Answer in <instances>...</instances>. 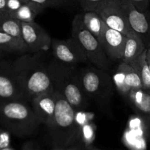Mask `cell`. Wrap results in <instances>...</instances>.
I'll return each instance as SVG.
<instances>
[{
	"label": "cell",
	"mask_w": 150,
	"mask_h": 150,
	"mask_svg": "<svg viewBox=\"0 0 150 150\" xmlns=\"http://www.w3.org/2000/svg\"><path fill=\"white\" fill-rule=\"evenodd\" d=\"M127 1L140 11L146 12L149 10V0H127Z\"/></svg>",
	"instance_id": "obj_24"
},
{
	"label": "cell",
	"mask_w": 150,
	"mask_h": 150,
	"mask_svg": "<svg viewBox=\"0 0 150 150\" xmlns=\"http://www.w3.org/2000/svg\"><path fill=\"white\" fill-rule=\"evenodd\" d=\"M129 64L135 69L139 75L143 89L150 91V70L146 61V49Z\"/></svg>",
	"instance_id": "obj_18"
},
{
	"label": "cell",
	"mask_w": 150,
	"mask_h": 150,
	"mask_svg": "<svg viewBox=\"0 0 150 150\" xmlns=\"http://www.w3.org/2000/svg\"><path fill=\"white\" fill-rule=\"evenodd\" d=\"M82 89L89 100L101 106L108 105L112 98L113 79L105 70L97 67H85L78 70Z\"/></svg>",
	"instance_id": "obj_5"
},
{
	"label": "cell",
	"mask_w": 150,
	"mask_h": 150,
	"mask_svg": "<svg viewBox=\"0 0 150 150\" xmlns=\"http://www.w3.org/2000/svg\"><path fill=\"white\" fill-rule=\"evenodd\" d=\"M82 19L86 29L99 40L105 23L102 18L95 11H84L82 14Z\"/></svg>",
	"instance_id": "obj_20"
},
{
	"label": "cell",
	"mask_w": 150,
	"mask_h": 150,
	"mask_svg": "<svg viewBox=\"0 0 150 150\" xmlns=\"http://www.w3.org/2000/svg\"><path fill=\"white\" fill-rule=\"evenodd\" d=\"M3 52H4V51H3L1 49H0V57H1V56L3 55Z\"/></svg>",
	"instance_id": "obj_32"
},
{
	"label": "cell",
	"mask_w": 150,
	"mask_h": 150,
	"mask_svg": "<svg viewBox=\"0 0 150 150\" xmlns=\"http://www.w3.org/2000/svg\"><path fill=\"white\" fill-rule=\"evenodd\" d=\"M10 144V136L8 132L0 130V149L8 147Z\"/></svg>",
	"instance_id": "obj_26"
},
{
	"label": "cell",
	"mask_w": 150,
	"mask_h": 150,
	"mask_svg": "<svg viewBox=\"0 0 150 150\" xmlns=\"http://www.w3.org/2000/svg\"><path fill=\"white\" fill-rule=\"evenodd\" d=\"M45 53H27L13 62L26 101L54 89Z\"/></svg>",
	"instance_id": "obj_1"
},
{
	"label": "cell",
	"mask_w": 150,
	"mask_h": 150,
	"mask_svg": "<svg viewBox=\"0 0 150 150\" xmlns=\"http://www.w3.org/2000/svg\"><path fill=\"white\" fill-rule=\"evenodd\" d=\"M84 11H94L99 4L107 0H76Z\"/></svg>",
	"instance_id": "obj_23"
},
{
	"label": "cell",
	"mask_w": 150,
	"mask_h": 150,
	"mask_svg": "<svg viewBox=\"0 0 150 150\" xmlns=\"http://www.w3.org/2000/svg\"><path fill=\"white\" fill-rule=\"evenodd\" d=\"M32 108L42 124L47 125L54 116L56 108V90L35 96L31 100Z\"/></svg>",
	"instance_id": "obj_14"
},
{
	"label": "cell",
	"mask_w": 150,
	"mask_h": 150,
	"mask_svg": "<svg viewBox=\"0 0 150 150\" xmlns=\"http://www.w3.org/2000/svg\"><path fill=\"white\" fill-rule=\"evenodd\" d=\"M45 125L53 139L59 144H69L75 140L79 133L76 110L57 90L55 112Z\"/></svg>",
	"instance_id": "obj_4"
},
{
	"label": "cell",
	"mask_w": 150,
	"mask_h": 150,
	"mask_svg": "<svg viewBox=\"0 0 150 150\" xmlns=\"http://www.w3.org/2000/svg\"><path fill=\"white\" fill-rule=\"evenodd\" d=\"M0 32L8 34L20 40L23 41L22 38L21 21L10 17L8 14L0 17Z\"/></svg>",
	"instance_id": "obj_21"
},
{
	"label": "cell",
	"mask_w": 150,
	"mask_h": 150,
	"mask_svg": "<svg viewBox=\"0 0 150 150\" xmlns=\"http://www.w3.org/2000/svg\"><path fill=\"white\" fill-rule=\"evenodd\" d=\"M24 1H33L43 6L44 7H59L68 5L71 0H23Z\"/></svg>",
	"instance_id": "obj_22"
},
{
	"label": "cell",
	"mask_w": 150,
	"mask_h": 150,
	"mask_svg": "<svg viewBox=\"0 0 150 150\" xmlns=\"http://www.w3.org/2000/svg\"><path fill=\"white\" fill-rule=\"evenodd\" d=\"M94 11L102 18L103 21L109 27L127 36L134 32L130 27L128 19L120 4V0H107L99 4Z\"/></svg>",
	"instance_id": "obj_7"
},
{
	"label": "cell",
	"mask_w": 150,
	"mask_h": 150,
	"mask_svg": "<svg viewBox=\"0 0 150 150\" xmlns=\"http://www.w3.org/2000/svg\"><path fill=\"white\" fill-rule=\"evenodd\" d=\"M0 122L17 136L33 134L42 124L32 106L23 100L0 102Z\"/></svg>",
	"instance_id": "obj_3"
},
{
	"label": "cell",
	"mask_w": 150,
	"mask_h": 150,
	"mask_svg": "<svg viewBox=\"0 0 150 150\" xmlns=\"http://www.w3.org/2000/svg\"><path fill=\"white\" fill-rule=\"evenodd\" d=\"M26 1L23 0H7V12L12 13L18 10Z\"/></svg>",
	"instance_id": "obj_25"
},
{
	"label": "cell",
	"mask_w": 150,
	"mask_h": 150,
	"mask_svg": "<svg viewBox=\"0 0 150 150\" xmlns=\"http://www.w3.org/2000/svg\"><path fill=\"white\" fill-rule=\"evenodd\" d=\"M23 150H32V149H31V147H30V146H25V148H24V149Z\"/></svg>",
	"instance_id": "obj_31"
},
{
	"label": "cell",
	"mask_w": 150,
	"mask_h": 150,
	"mask_svg": "<svg viewBox=\"0 0 150 150\" xmlns=\"http://www.w3.org/2000/svg\"><path fill=\"white\" fill-rule=\"evenodd\" d=\"M21 23L22 38L29 53L46 52L51 48V38L35 21Z\"/></svg>",
	"instance_id": "obj_10"
},
{
	"label": "cell",
	"mask_w": 150,
	"mask_h": 150,
	"mask_svg": "<svg viewBox=\"0 0 150 150\" xmlns=\"http://www.w3.org/2000/svg\"><path fill=\"white\" fill-rule=\"evenodd\" d=\"M146 61H147L148 65H149L150 70V47L146 48Z\"/></svg>",
	"instance_id": "obj_28"
},
{
	"label": "cell",
	"mask_w": 150,
	"mask_h": 150,
	"mask_svg": "<svg viewBox=\"0 0 150 150\" xmlns=\"http://www.w3.org/2000/svg\"><path fill=\"white\" fill-rule=\"evenodd\" d=\"M0 150H15L13 148H12L11 146H8V147H6V148H4V149H1Z\"/></svg>",
	"instance_id": "obj_30"
},
{
	"label": "cell",
	"mask_w": 150,
	"mask_h": 150,
	"mask_svg": "<svg viewBox=\"0 0 150 150\" xmlns=\"http://www.w3.org/2000/svg\"><path fill=\"white\" fill-rule=\"evenodd\" d=\"M113 81L119 92L125 97L132 90L143 89L142 81L135 69L123 62L117 68Z\"/></svg>",
	"instance_id": "obj_13"
},
{
	"label": "cell",
	"mask_w": 150,
	"mask_h": 150,
	"mask_svg": "<svg viewBox=\"0 0 150 150\" xmlns=\"http://www.w3.org/2000/svg\"><path fill=\"white\" fill-rule=\"evenodd\" d=\"M54 88L61 94L76 110H83L88 107L86 98L76 67L68 66L53 59L48 62Z\"/></svg>",
	"instance_id": "obj_2"
},
{
	"label": "cell",
	"mask_w": 150,
	"mask_h": 150,
	"mask_svg": "<svg viewBox=\"0 0 150 150\" xmlns=\"http://www.w3.org/2000/svg\"><path fill=\"white\" fill-rule=\"evenodd\" d=\"M146 49V46L144 42L138 34L133 32L127 37L122 60L123 62L130 64Z\"/></svg>",
	"instance_id": "obj_15"
},
{
	"label": "cell",
	"mask_w": 150,
	"mask_h": 150,
	"mask_svg": "<svg viewBox=\"0 0 150 150\" xmlns=\"http://www.w3.org/2000/svg\"><path fill=\"white\" fill-rule=\"evenodd\" d=\"M126 98L138 111L150 117V91L144 89H134Z\"/></svg>",
	"instance_id": "obj_16"
},
{
	"label": "cell",
	"mask_w": 150,
	"mask_h": 150,
	"mask_svg": "<svg viewBox=\"0 0 150 150\" xmlns=\"http://www.w3.org/2000/svg\"><path fill=\"white\" fill-rule=\"evenodd\" d=\"M45 7L33 1H26L18 10L8 13L10 17L20 21L29 22L35 20V18L42 13Z\"/></svg>",
	"instance_id": "obj_17"
},
{
	"label": "cell",
	"mask_w": 150,
	"mask_h": 150,
	"mask_svg": "<svg viewBox=\"0 0 150 150\" xmlns=\"http://www.w3.org/2000/svg\"><path fill=\"white\" fill-rule=\"evenodd\" d=\"M0 49L3 51L17 54L29 53L23 41L20 40L8 34L0 32Z\"/></svg>",
	"instance_id": "obj_19"
},
{
	"label": "cell",
	"mask_w": 150,
	"mask_h": 150,
	"mask_svg": "<svg viewBox=\"0 0 150 150\" xmlns=\"http://www.w3.org/2000/svg\"><path fill=\"white\" fill-rule=\"evenodd\" d=\"M0 99L26 101L13 62H0Z\"/></svg>",
	"instance_id": "obj_9"
},
{
	"label": "cell",
	"mask_w": 150,
	"mask_h": 150,
	"mask_svg": "<svg viewBox=\"0 0 150 150\" xmlns=\"http://www.w3.org/2000/svg\"><path fill=\"white\" fill-rule=\"evenodd\" d=\"M0 10L7 12V0H0Z\"/></svg>",
	"instance_id": "obj_27"
},
{
	"label": "cell",
	"mask_w": 150,
	"mask_h": 150,
	"mask_svg": "<svg viewBox=\"0 0 150 150\" xmlns=\"http://www.w3.org/2000/svg\"><path fill=\"white\" fill-rule=\"evenodd\" d=\"M130 27L140 36L146 48L150 47V12H142L127 0H120Z\"/></svg>",
	"instance_id": "obj_11"
},
{
	"label": "cell",
	"mask_w": 150,
	"mask_h": 150,
	"mask_svg": "<svg viewBox=\"0 0 150 150\" xmlns=\"http://www.w3.org/2000/svg\"><path fill=\"white\" fill-rule=\"evenodd\" d=\"M72 38L79 44L90 63L108 71L110 59L98 40L84 26L81 14L76 15L72 22Z\"/></svg>",
	"instance_id": "obj_6"
},
{
	"label": "cell",
	"mask_w": 150,
	"mask_h": 150,
	"mask_svg": "<svg viewBox=\"0 0 150 150\" xmlns=\"http://www.w3.org/2000/svg\"><path fill=\"white\" fill-rule=\"evenodd\" d=\"M127 35L104 23L102 33L98 41L109 59L119 60L122 59Z\"/></svg>",
	"instance_id": "obj_12"
},
{
	"label": "cell",
	"mask_w": 150,
	"mask_h": 150,
	"mask_svg": "<svg viewBox=\"0 0 150 150\" xmlns=\"http://www.w3.org/2000/svg\"><path fill=\"white\" fill-rule=\"evenodd\" d=\"M7 14H8L7 12L1 11V10H0V17H1V16H5V15H7Z\"/></svg>",
	"instance_id": "obj_29"
},
{
	"label": "cell",
	"mask_w": 150,
	"mask_h": 150,
	"mask_svg": "<svg viewBox=\"0 0 150 150\" xmlns=\"http://www.w3.org/2000/svg\"><path fill=\"white\" fill-rule=\"evenodd\" d=\"M51 49L54 58L66 65L76 67L79 64L90 62L72 37L67 40H52Z\"/></svg>",
	"instance_id": "obj_8"
}]
</instances>
